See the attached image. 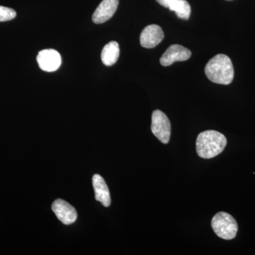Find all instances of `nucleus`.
<instances>
[{
    "instance_id": "nucleus-1",
    "label": "nucleus",
    "mask_w": 255,
    "mask_h": 255,
    "mask_svg": "<svg viewBox=\"0 0 255 255\" xmlns=\"http://www.w3.org/2000/svg\"><path fill=\"white\" fill-rule=\"evenodd\" d=\"M205 73L210 81L220 85H230L234 78L232 61L227 55H216L206 64Z\"/></svg>"
},
{
    "instance_id": "nucleus-2",
    "label": "nucleus",
    "mask_w": 255,
    "mask_h": 255,
    "mask_svg": "<svg viewBox=\"0 0 255 255\" xmlns=\"http://www.w3.org/2000/svg\"><path fill=\"white\" fill-rule=\"evenodd\" d=\"M227 145V139L216 130L201 132L196 139V152L201 158L211 159L219 155Z\"/></svg>"
},
{
    "instance_id": "nucleus-3",
    "label": "nucleus",
    "mask_w": 255,
    "mask_h": 255,
    "mask_svg": "<svg viewBox=\"0 0 255 255\" xmlns=\"http://www.w3.org/2000/svg\"><path fill=\"white\" fill-rule=\"evenodd\" d=\"M211 226L219 238L227 241L234 239L238 231L237 221L226 212H219L215 215L211 221Z\"/></svg>"
},
{
    "instance_id": "nucleus-4",
    "label": "nucleus",
    "mask_w": 255,
    "mask_h": 255,
    "mask_svg": "<svg viewBox=\"0 0 255 255\" xmlns=\"http://www.w3.org/2000/svg\"><path fill=\"white\" fill-rule=\"evenodd\" d=\"M151 130L162 143L167 144L171 135V124L168 117L160 110L154 111L152 115Z\"/></svg>"
},
{
    "instance_id": "nucleus-5",
    "label": "nucleus",
    "mask_w": 255,
    "mask_h": 255,
    "mask_svg": "<svg viewBox=\"0 0 255 255\" xmlns=\"http://www.w3.org/2000/svg\"><path fill=\"white\" fill-rule=\"evenodd\" d=\"M36 60L39 68L48 73L56 71L62 63L60 53L53 49L41 50L37 55Z\"/></svg>"
},
{
    "instance_id": "nucleus-6",
    "label": "nucleus",
    "mask_w": 255,
    "mask_h": 255,
    "mask_svg": "<svg viewBox=\"0 0 255 255\" xmlns=\"http://www.w3.org/2000/svg\"><path fill=\"white\" fill-rule=\"evenodd\" d=\"M164 32L158 25L151 24L146 26L140 36V45L145 48H153L163 40Z\"/></svg>"
},
{
    "instance_id": "nucleus-7",
    "label": "nucleus",
    "mask_w": 255,
    "mask_h": 255,
    "mask_svg": "<svg viewBox=\"0 0 255 255\" xmlns=\"http://www.w3.org/2000/svg\"><path fill=\"white\" fill-rule=\"evenodd\" d=\"M52 210L63 224L70 225L78 218L76 210L67 201L57 199L52 205Z\"/></svg>"
},
{
    "instance_id": "nucleus-8",
    "label": "nucleus",
    "mask_w": 255,
    "mask_h": 255,
    "mask_svg": "<svg viewBox=\"0 0 255 255\" xmlns=\"http://www.w3.org/2000/svg\"><path fill=\"white\" fill-rule=\"evenodd\" d=\"M191 52L181 45H172L167 48L160 58V64L163 66H169L174 62L184 61L190 58Z\"/></svg>"
},
{
    "instance_id": "nucleus-9",
    "label": "nucleus",
    "mask_w": 255,
    "mask_h": 255,
    "mask_svg": "<svg viewBox=\"0 0 255 255\" xmlns=\"http://www.w3.org/2000/svg\"><path fill=\"white\" fill-rule=\"evenodd\" d=\"M119 2V0H103L92 15L93 22L102 23L110 20L115 14Z\"/></svg>"
},
{
    "instance_id": "nucleus-10",
    "label": "nucleus",
    "mask_w": 255,
    "mask_h": 255,
    "mask_svg": "<svg viewBox=\"0 0 255 255\" xmlns=\"http://www.w3.org/2000/svg\"><path fill=\"white\" fill-rule=\"evenodd\" d=\"M92 184L95 189L96 200L100 201L105 207L110 206V192L103 177L100 174H95L92 178Z\"/></svg>"
},
{
    "instance_id": "nucleus-11",
    "label": "nucleus",
    "mask_w": 255,
    "mask_h": 255,
    "mask_svg": "<svg viewBox=\"0 0 255 255\" xmlns=\"http://www.w3.org/2000/svg\"><path fill=\"white\" fill-rule=\"evenodd\" d=\"M120 55V48L117 42L111 41L104 47L101 54L102 63L106 66H112L117 63Z\"/></svg>"
},
{
    "instance_id": "nucleus-12",
    "label": "nucleus",
    "mask_w": 255,
    "mask_h": 255,
    "mask_svg": "<svg viewBox=\"0 0 255 255\" xmlns=\"http://www.w3.org/2000/svg\"><path fill=\"white\" fill-rule=\"evenodd\" d=\"M168 8L182 19H189L190 16L191 6L186 0H171Z\"/></svg>"
},
{
    "instance_id": "nucleus-13",
    "label": "nucleus",
    "mask_w": 255,
    "mask_h": 255,
    "mask_svg": "<svg viewBox=\"0 0 255 255\" xmlns=\"http://www.w3.org/2000/svg\"><path fill=\"white\" fill-rule=\"evenodd\" d=\"M16 13L14 9L6 6H0V22L10 21L16 17Z\"/></svg>"
},
{
    "instance_id": "nucleus-14",
    "label": "nucleus",
    "mask_w": 255,
    "mask_h": 255,
    "mask_svg": "<svg viewBox=\"0 0 255 255\" xmlns=\"http://www.w3.org/2000/svg\"><path fill=\"white\" fill-rule=\"evenodd\" d=\"M156 1L164 7L168 8L171 0H156Z\"/></svg>"
},
{
    "instance_id": "nucleus-15",
    "label": "nucleus",
    "mask_w": 255,
    "mask_h": 255,
    "mask_svg": "<svg viewBox=\"0 0 255 255\" xmlns=\"http://www.w3.org/2000/svg\"><path fill=\"white\" fill-rule=\"evenodd\" d=\"M228 1H231V0H228Z\"/></svg>"
}]
</instances>
